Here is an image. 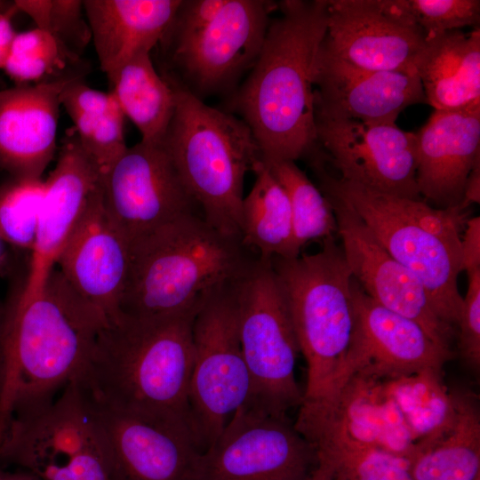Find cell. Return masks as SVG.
I'll return each instance as SVG.
<instances>
[{"instance_id":"cell-1","label":"cell","mask_w":480,"mask_h":480,"mask_svg":"<svg viewBox=\"0 0 480 480\" xmlns=\"http://www.w3.org/2000/svg\"><path fill=\"white\" fill-rule=\"evenodd\" d=\"M230 105L251 129L264 162L293 161L317 148L315 75L328 0H284Z\"/></svg>"},{"instance_id":"cell-2","label":"cell","mask_w":480,"mask_h":480,"mask_svg":"<svg viewBox=\"0 0 480 480\" xmlns=\"http://www.w3.org/2000/svg\"><path fill=\"white\" fill-rule=\"evenodd\" d=\"M103 325L56 268L39 294L13 299L0 332V437L13 413L52 400L80 374Z\"/></svg>"},{"instance_id":"cell-3","label":"cell","mask_w":480,"mask_h":480,"mask_svg":"<svg viewBox=\"0 0 480 480\" xmlns=\"http://www.w3.org/2000/svg\"><path fill=\"white\" fill-rule=\"evenodd\" d=\"M196 312L103 325L76 378L80 388L98 404L173 418L195 434L188 393Z\"/></svg>"},{"instance_id":"cell-4","label":"cell","mask_w":480,"mask_h":480,"mask_svg":"<svg viewBox=\"0 0 480 480\" xmlns=\"http://www.w3.org/2000/svg\"><path fill=\"white\" fill-rule=\"evenodd\" d=\"M259 258L193 212L130 241L120 312L152 318L196 312Z\"/></svg>"},{"instance_id":"cell-5","label":"cell","mask_w":480,"mask_h":480,"mask_svg":"<svg viewBox=\"0 0 480 480\" xmlns=\"http://www.w3.org/2000/svg\"><path fill=\"white\" fill-rule=\"evenodd\" d=\"M312 168L319 189L350 205L383 248L420 279L438 317L457 333L462 307L457 280L466 210L436 208L423 199L341 180L329 173L318 156L313 158Z\"/></svg>"},{"instance_id":"cell-6","label":"cell","mask_w":480,"mask_h":480,"mask_svg":"<svg viewBox=\"0 0 480 480\" xmlns=\"http://www.w3.org/2000/svg\"><path fill=\"white\" fill-rule=\"evenodd\" d=\"M164 77L174 90L176 107L162 144L205 221L241 239L244 176L262 160L260 147L244 120Z\"/></svg>"},{"instance_id":"cell-7","label":"cell","mask_w":480,"mask_h":480,"mask_svg":"<svg viewBox=\"0 0 480 480\" xmlns=\"http://www.w3.org/2000/svg\"><path fill=\"white\" fill-rule=\"evenodd\" d=\"M285 296L307 383L299 412L327 410L342 382L353 327L351 272L334 237L316 253L270 259Z\"/></svg>"},{"instance_id":"cell-8","label":"cell","mask_w":480,"mask_h":480,"mask_svg":"<svg viewBox=\"0 0 480 480\" xmlns=\"http://www.w3.org/2000/svg\"><path fill=\"white\" fill-rule=\"evenodd\" d=\"M238 336L252 401L286 414L303 398L295 377L300 348L287 301L270 259L259 257L236 282Z\"/></svg>"},{"instance_id":"cell-9","label":"cell","mask_w":480,"mask_h":480,"mask_svg":"<svg viewBox=\"0 0 480 480\" xmlns=\"http://www.w3.org/2000/svg\"><path fill=\"white\" fill-rule=\"evenodd\" d=\"M41 480H109L86 397L76 379L40 405L12 414L0 441V466Z\"/></svg>"},{"instance_id":"cell-10","label":"cell","mask_w":480,"mask_h":480,"mask_svg":"<svg viewBox=\"0 0 480 480\" xmlns=\"http://www.w3.org/2000/svg\"><path fill=\"white\" fill-rule=\"evenodd\" d=\"M276 8L271 1L225 0L211 17L176 12L160 43L168 42L179 74L169 76L200 99L229 89L253 66Z\"/></svg>"},{"instance_id":"cell-11","label":"cell","mask_w":480,"mask_h":480,"mask_svg":"<svg viewBox=\"0 0 480 480\" xmlns=\"http://www.w3.org/2000/svg\"><path fill=\"white\" fill-rule=\"evenodd\" d=\"M236 282L207 299L193 321L188 404L203 452L252 392L238 336Z\"/></svg>"},{"instance_id":"cell-12","label":"cell","mask_w":480,"mask_h":480,"mask_svg":"<svg viewBox=\"0 0 480 480\" xmlns=\"http://www.w3.org/2000/svg\"><path fill=\"white\" fill-rule=\"evenodd\" d=\"M316 464L286 414L247 401L201 454L197 480H308Z\"/></svg>"},{"instance_id":"cell-13","label":"cell","mask_w":480,"mask_h":480,"mask_svg":"<svg viewBox=\"0 0 480 480\" xmlns=\"http://www.w3.org/2000/svg\"><path fill=\"white\" fill-rule=\"evenodd\" d=\"M84 396L109 480H197L203 451L187 424Z\"/></svg>"},{"instance_id":"cell-14","label":"cell","mask_w":480,"mask_h":480,"mask_svg":"<svg viewBox=\"0 0 480 480\" xmlns=\"http://www.w3.org/2000/svg\"><path fill=\"white\" fill-rule=\"evenodd\" d=\"M317 146L340 179L379 192L422 199L416 182V136L396 123H372L315 104Z\"/></svg>"},{"instance_id":"cell-15","label":"cell","mask_w":480,"mask_h":480,"mask_svg":"<svg viewBox=\"0 0 480 480\" xmlns=\"http://www.w3.org/2000/svg\"><path fill=\"white\" fill-rule=\"evenodd\" d=\"M350 290L353 327L341 388L352 376L390 380L429 373L442 378L452 351L436 344L416 322L377 303L353 277Z\"/></svg>"},{"instance_id":"cell-16","label":"cell","mask_w":480,"mask_h":480,"mask_svg":"<svg viewBox=\"0 0 480 480\" xmlns=\"http://www.w3.org/2000/svg\"><path fill=\"white\" fill-rule=\"evenodd\" d=\"M426 40L403 0H328L321 47L352 66L417 73Z\"/></svg>"},{"instance_id":"cell-17","label":"cell","mask_w":480,"mask_h":480,"mask_svg":"<svg viewBox=\"0 0 480 480\" xmlns=\"http://www.w3.org/2000/svg\"><path fill=\"white\" fill-rule=\"evenodd\" d=\"M102 188L106 209L129 242L199 212L162 143L127 147L103 175Z\"/></svg>"},{"instance_id":"cell-18","label":"cell","mask_w":480,"mask_h":480,"mask_svg":"<svg viewBox=\"0 0 480 480\" xmlns=\"http://www.w3.org/2000/svg\"><path fill=\"white\" fill-rule=\"evenodd\" d=\"M323 194L333 210L353 279L377 303L416 322L436 344L452 351L456 331L438 317L420 279L383 248L348 204Z\"/></svg>"},{"instance_id":"cell-19","label":"cell","mask_w":480,"mask_h":480,"mask_svg":"<svg viewBox=\"0 0 480 480\" xmlns=\"http://www.w3.org/2000/svg\"><path fill=\"white\" fill-rule=\"evenodd\" d=\"M103 176L87 156L75 131L61 140L54 169L45 181L28 276L17 297L39 294L73 230L92 199L102 189Z\"/></svg>"},{"instance_id":"cell-20","label":"cell","mask_w":480,"mask_h":480,"mask_svg":"<svg viewBox=\"0 0 480 480\" xmlns=\"http://www.w3.org/2000/svg\"><path fill=\"white\" fill-rule=\"evenodd\" d=\"M129 252L128 238L106 209L102 188L85 209L55 268L104 325L122 317Z\"/></svg>"},{"instance_id":"cell-21","label":"cell","mask_w":480,"mask_h":480,"mask_svg":"<svg viewBox=\"0 0 480 480\" xmlns=\"http://www.w3.org/2000/svg\"><path fill=\"white\" fill-rule=\"evenodd\" d=\"M78 76L0 90V170L43 179L56 151L61 92Z\"/></svg>"},{"instance_id":"cell-22","label":"cell","mask_w":480,"mask_h":480,"mask_svg":"<svg viewBox=\"0 0 480 480\" xmlns=\"http://www.w3.org/2000/svg\"><path fill=\"white\" fill-rule=\"evenodd\" d=\"M314 84L316 106L364 122L396 123L406 108L428 103L416 72L359 68L322 47Z\"/></svg>"},{"instance_id":"cell-23","label":"cell","mask_w":480,"mask_h":480,"mask_svg":"<svg viewBox=\"0 0 480 480\" xmlns=\"http://www.w3.org/2000/svg\"><path fill=\"white\" fill-rule=\"evenodd\" d=\"M415 136L421 198L436 208L460 206L467 180L480 164V108L434 110Z\"/></svg>"},{"instance_id":"cell-24","label":"cell","mask_w":480,"mask_h":480,"mask_svg":"<svg viewBox=\"0 0 480 480\" xmlns=\"http://www.w3.org/2000/svg\"><path fill=\"white\" fill-rule=\"evenodd\" d=\"M181 1H83L100 67L109 82L126 62L163 41Z\"/></svg>"},{"instance_id":"cell-25","label":"cell","mask_w":480,"mask_h":480,"mask_svg":"<svg viewBox=\"0 0 480 480\" xmlns=\"http://www.w3.org/2000/svg\"><path fill=\"white\" fill-rule=\"evenodd\" d=\"M416 71L434 110L480 108V28L426 38Z\"/></svg>"},{"instance_id":"cell-26","label":"cell","mask_w":480,"mask_h":480,"mask_svg":"<svg viewBox=\"0 0 480 480\" xmlns=\"http://www.w3.org/2000/svg\"><path fill=\"white\" fill-rule=\"evenodd\" d=\"M453 412L439 429L414 444L412 480H475L480 476V417L476 399L453 394Z\"/></svg>"},{"instance_id":"cell-27","label":"cell","mask_w":480,"mask_h":480,"mask_svg":"<svg viewBox=\"0 0 480 480\" xmlns=\"http://www.w3.org/2000/svg\"><path fill=\"white\" fill-rule=\"evenodd\" d=\"M254 184L241 208L244 245L262 259L295 258L292 214L283 186L260 160L252 171Z\"/></svg>"},{"instance_id":"cell-28","label":"cell","mask_w":480,"mask_h":480,"mask_svg":"<svg viewBox=\"0 0 480 480\" xmlns=\"http://www.w3.org/2000/svg\"><path fill=\"white\" fill-rule=\"evenodd\" d=\"M60 104L74 124L81 147L103 176L127 148L125 116L114 94L90 87L78 76L63 88Z\"/></svg>"},{"instance_id":"cell-29","label":"cell","mask_w":480,"mask_h":480,"mask_svg":"<svg viewBox=\"0 0 480 480\" xmlns=\"http://www.w3.org/2000/svg\"><path fill=\"white\" fill-rule=\"evenodd\" d=\"M109 84L123 114L139 130L140 140L162 143L175 111L176 96L156 69L150 53L130 60Z\"/></svg>"},{"instance_id":"cell-30","label":"cell","mask_w":480,"mask_h":480,"mask_svg":"<svg viewBox=\"0 0 480 480\" xmlns=\"http://www.w3.org/2000/svg\"><path fill=\"white\" fill-rule=\"evenodd\" d=\"M264 163L289 197L296 253L300 255L311 241L334 237L338 234L337 221L329 201L295 162Z\"/></svg>"},{"instance_id":"cell-31","label":"cell","mask_w":480,"mask_h":480,"mask_svg":"<svg viewBox=\"0 0 480 480\" xmlns=\"http://www.w3.org/2000/svg\"><path fill=\"white\" fill-rule=\"evenodd\" d=\"M382 383L416 441L439 429L452 415L453 396L444 388L441 377L422 373Z\"/></svg>"},{"instance_id":"cell-32","label":"cell","mask_w":480,"mask_h":480,"mask_svg":"<svg viewBox=\"0 0 480 480\" xmlns=\"http://www.w3.org/2000/svg\"><path fill=\"white\" fill-rule=\"evenodd\" d=\"M313 448L333 480H412L408 459L378 446L329 440Z\"/></svg>"},{"instance_id":"cell-33","label":"cell","mask_w":480,"mask_h":480,"mask_svg":"<svg viewBox=\"0 0 480 480\" xmlns=\"http://www.w3.org/2000/svg\"><path fill=\"white\" fill-rule=\"evenodd\" d=\"M78 59L51 34L35 28L16 34L4 70L17 85L35 84L69 75L67 68Z\"/></svg>"},{"instance_id":"cell-34","label":"cell","mask_w":480,"mask_h":480,"mask_svg":"<svg viewBox=\"0 0 480 480\" xmlns=\"http://www.w3.org/2000/svg\"><path fill=\"white\" fill-rule=\"evenodd\" d=\"M45 191L43 179H14L0 186V241L31 252Z\"/></svg>"},{"instance_id":"cell-35","label":"cell","mask_w":480,"mask_h":480,"mask_svg":"<svg viewBox=\"0 0 480 480\" xmlns=\"http://www.w3.org/2000/svg\"><path fill=\"white\" fill-rule=\"evenodd\" d=\"M14 4L36 28L51 34L78 57L92 41L83 1L17 0Z\"/></svg>"},{"instance_id":"cell-36","label":"cell","mask_w":480,"mask_h":480,"mask_svg":"<svg viewBox=\"0 0 480 480\" xmlns=\"http://www.w3.org/2000/svg\"><path fill=\"white\" fill-rule=\"evenodd\" d=\"M426 38L460 30L464 27H479V0H403Z\"/></svg>"},{"instance_id":"cell-37","label":"cell","mask_w":480,"mask_h":480,"mask_svg":"<svg viewBox=\"0 0 480 480\" xmlns=\"http://www.w3.org/2000/svg\"><path fill=\"white\" fill-rule=\"evenodd\" d=\"M468 274V289L457 325L460 354L476 372L480 367V269Z\"/></svg>"},{"instance_id":"cell-38","label":"cell","mask_w":480,"mask_h":480,"mask_svg":"<svg viewBox=\"0 0 480 480\" xmlns=\"http://www.w3.org/2000/svg\"><path fill=\"white\" fill-rule=\"evenodd\" d=\"M480 269V218L468 220L460 240V272Z\"/></svg>"},{"instance_id":"cell-39","label":"cell","mask_w":480,"mask_h":480,"mask_svg":"<svg viewBox=\"0 0 480 480\" xmlns=\"http://www.w3.org/2000/svg\"><path fill=\"white\" fill-rule=\"evenodd\" d=\"M19 12L14 2L0 8V68L4 69L7 56L17 32L12 18Z\"/></svg>"},{"instance_id":"cell-40","label":"cell","mask_w":480,"mask_h":480,"mask_svg":"<svg viewBox=\"0 0 480 480\" xmlns=\"http://www.w3.org/2000/svg\"><path fill=\"white\" fill-rule=\"evenodd\" d=\"M480 202V164L471 171L464 189L463 199L460 205L462 210H467L473 204Z\"/></svg>"},{"instance_id":"cell-41","label":"cell","mask_w":480,"mask_h":480,"mask_svg":"<svg viewBox=\"0 0 480 480\" xmlns=\"http://www.w3.org/2000/svg\"><path fill=\"white\" fill-rule=\"evenodd\" d=\"M0 480H41L33 473L20 469L19 471H5L0 468Z\"/></svg>"},{"instance_id":"cell-42","label":"cell","mask_w":480,"mask_h":480,"mask_svg":"<svg viewBox=\"0 0 480 480\" xmlns=\"http://www.w3.org/2000/svg\"><path fill=\"white\" fill-rule=\"evenodd\" d=\"M308 480H333L328 468L317 461L316 467Z\"/></svg>"},{"instance_id":"cell-43","label":"cell","mask_w":480,"mask_h":480,"mask_svg":"<svg viewBox=\"0 0 480 480\" xmlns=\"http://www.w3.org/2000/svg\"><path fill=\"white\" fill-rule=\"evenodd\" d=\"M4 316V308L0 307V332H1L2 324H3Z\"/></svg>"},{"instance_id":"cell-44","label":"cell","mask_w":480,"mask_h":480,"mask_svg":"<svg viewBox=\"0 0 480 480\" xmlns=\"http://www.w3.org/2000/svg\"><path fill=\"white\" fill-rule=\"evenodd\" d=\"M2 258H3V248H2V242L0 241V261L2 260Z\"/></svg>"},{"instance_id":"cell-45","label":"cell","mask_w":480,"mask_h":480,"mask_svg":"<svg viewBox=\"0 0 480 480\" xmlns=\"http://www.w3.org/2000/svg\"><path fill=\"white\" fill-rule=\"evenodd\" d=\"M9 4L0 1V8L7 6Z\"/></svg>"},{"instance_id":"cell-46","label":"cell","mask_w":480,"mask_h":480,"mask_svg":"<svg viewBox=\"0 0 480 480\" xmlns=\"http://www.w3.org/2000/svg\"><path fill=\"white\" fill-rule=\"evenodd\" d=\"M475 480H480V476L478 477H476Z\"/></svg>"},{"instance_id":"cell-47","label":"cell","mask_w":480,"mask_h":480,"mask_svg":"<svg viewBox=\"0 0 480 480\" xmlns=\"http://www.w3.org/2000/svg\"></svg>"}]
</instances>
